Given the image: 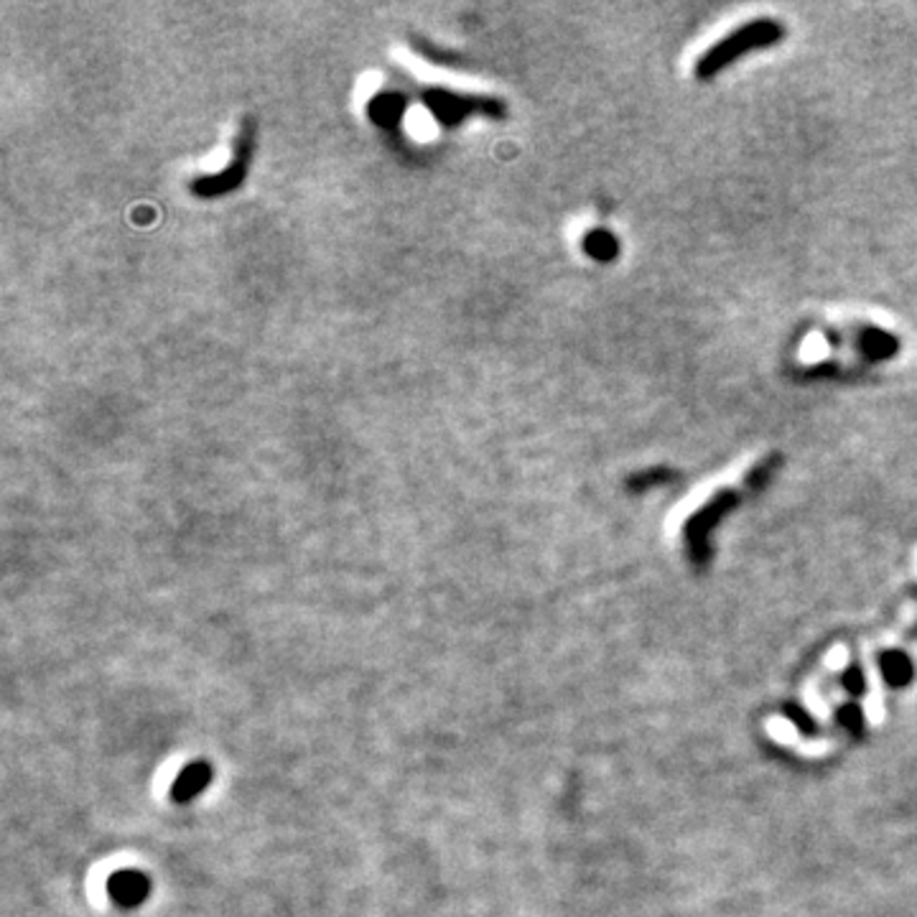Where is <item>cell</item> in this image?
Segmentation results:
<instances>
[{"label":"cell","mask_w":917,"mask_h":917,"mask_svg":"<svg viewBox=\"0 0 917 917\" xmlns=\"http://www.w3.org/2000/svg\"><path fill=\"white\" fill-rule=\"evenodd\" d=\"M778 466H780V454H772V456L762 458V462L747 474L742 487H727V490L717 492V495H713L707 502V505L699 510V513H696L693 517H688L683 538H686L688 555H691V561L696 563V566H707V563H709V559H711L709 535H711L713 527L721 523V517H724L729 510H734L739 505V500H742V495L747 490L765 487L767 480H770L772 474L778 472Z\"/></svg>","instance_id":"1"},{"label":"cell","mask_w":917,"mask_h":917,"mask_svg":"<svg viewBox=\"0 0 917 917\" xmlns=\"http://www.w3.org/2000/svg\"><path fill=\"white\" fill-rule=\"evenodd\" d=\"M782 33H785L782 26L772 19H760V21L747 23L742 26V29H737L734 33H729L724 41H719L717 47H711L707 55L699 59V65H696V77L699 79L713 77L727 65H731L737 57L747 55V51L765 49V47H772V43H778L782 39Z\"/></svg>","instance_id":"2"},{"label":"cell","mask_w":917,"mask_h":917,"mask_svg":"<svg viewBox=\"0 0 917 917\" xmlns=\"http://www.w3.org/2000/svg\"><path fill=\"white\" fill-rule=\"evenodd\" d=\"M108 895L122 910H134V907L144 905L148 895H151V879L138 869L115 871L108 881Z\"/></svg>","instance_id":"3"},{"label":"cell","mask_w":917,"mask_h":917,"mask_svg":"<svg viewBox=\"0 0 917 917\" xmlns=\"http://www.w3.org/2000/svg\"><path fill=\"white\" fill-rule=\"evenodd\" d=\"M211 780H215V767L205 760L189 762L179 775H176V780L171 785V800L179 802V806L191 802L201 790L209 788Z\"/></svg>","instance_id":"4"},{"label":"cell","mask_w":917,"mask_h":917,"mask_svg":"<svg viewBox=\"0 0 917 917\" xmlns=\"http://www.w3.org/2000/svg\"><path fill=\"white\" fill-rule=\"evenodd\" d=\"M879 670L881 678H885L887 686L893 688H905L913 683L915 678V665L913 660L905 655L903 650H885L879 655Z\"/></svg>","instance_id":"5"},{"label":"cell","mask_w":917,"mask_h":917,"mask_svg":"<svg viewBox=\"0 0 917 917\" xmlns=\"http://www.w3.org/2000/svg\"><path fill=\"white\" fill-rule=\"evenodd\" d=\"M782 713H785V719H790L792 724L798 727V731L800 734H806V737H814L816 731H818V721L810 717V713L802 709V707H798V703H785L782 707Z\"/></svg>","instance_id":"6"},{"label":"cell","mask_w":917,"mask_h":917,"mask_svg":"<svg viewBox=\"0 0 917 917\" xmlns=\"http://www.w3.org/2000/svg\"><path fill=\"white\" fill-rule=\"evenodd\" d=\"M836 721H839L846 731H851L854 737L864 734V713L857 703H844L839 713H836Z\"/></svg>","instance_id":"7"},{"label":"cell","mask_w":917,"mask_h":917,"mask_svg":"<svg viewBox=\"0 0 917 917\" xmlns=\"http://www.w3.org/2000/svg\"><path fill=\"white\" fill-rule=\"evenodd\" d=\"M841 683H844L846 691H849L851 696H857V699H859V696L867 693V678H864V670H861L859 663H851L849 668L844 670Z\"/></svg>","instance_id":"8"},{"label":"cell","mask_w":917,"mask_h":917,"mask_svg":"<svg viewBox=\"0 0 917 917\" xmlns=\"http://www.w3.org/2000/svg\"><path fill=\"white\" fill-rule=\"evenodd\" d=\"M673 477V474H670L668 470H652V472H642V474H638V477H632L630 480V487H634L638 492H642V490H648L650 484H660V482H665V480H670Z\"/></svg>","instance_id":"9"}]
</instances>
